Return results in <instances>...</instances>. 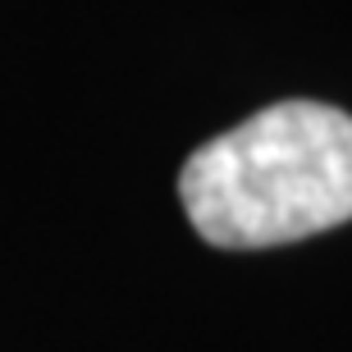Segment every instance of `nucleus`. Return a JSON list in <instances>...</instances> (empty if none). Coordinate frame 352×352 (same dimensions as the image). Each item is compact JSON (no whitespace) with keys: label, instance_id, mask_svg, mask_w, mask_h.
I'll return each mask as SVG.
<instances>
[{"label":"nucleus","instance_id":"1","mask_svg":"<svg viewBox=\"0 0 352 352\" xmlns=\"http://www.w3.org/2000/svg\"><path fill=\"white\" fill-rule=\"evenodd\" d=\"M179 197L197 234L229 252L339 229L352 220V115L320 101L265 105L197 146Z\"/></svg>","mask_w":352,"mask_h":352}]
</instances>
